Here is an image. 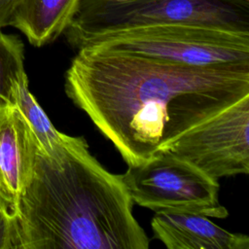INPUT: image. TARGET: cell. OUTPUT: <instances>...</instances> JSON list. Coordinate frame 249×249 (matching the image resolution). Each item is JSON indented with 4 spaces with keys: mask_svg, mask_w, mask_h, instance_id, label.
Here are the masks:
<instances>
[{
    "mask_svg": "<svg viewBox=\"0 0 249 249\" xmlns=\"http://www.w3.org/2000/svg\"><path fill=\"white\" fill-rule=\"evenodd\" d=\"M64 89L127 165H137L249 95V62L191 66L85 47Z\"/></svg>",
    "mask_w": 249,
    "mask_h": 249,
    "instance_id": "6da1fadb",
    "label": "cell"
},
{
    "mask_svg": "<svg viewBox=\"0 0 249 249\" xmlns=\"http://www.w3.org/2000/svg\"><path fill=\"white\" fill-rule=\"evenodd\" d=\"M121 174L105 169L83 137L67 135L58 160L38 150L15 214L18 249H148Z\"/></svg>",
    "mask_w": 249,
    "mask_h": 249,
    "instance_id": "7a4b0ae2",
    "label": "cell"
},
{
    "mask_svg": "<svg viewBox=\"0 0 249 249\" xmlns=\"http://www.w3.org/2000/svg\"><path fill=\"white\" fill-rule=\"evenodd\" d=\"M170 24L249 33V0H81L63 34L80 50L106 34Z\"/></svg>",
    "mask_w": 249,
    "mask_h": 249,
    "instance_id": "3957f363",
    "label": "cell"
},
{
    "mask_svg": "<svg viewBox=\"0 0 249 249\" xmlns=\"http://www.w3.org/2000/svg\"><path fill=\"white\" fill-rule=\"evenodd\" d=\"M85 47L191 66L249 62V33L202 25L132 28L97 37Z\"/></svg>",
    "mask_w": 249,
    "mask_h": 249,
    "instance_id": "277c9868",
    "label": "cell"
},
{
    "mask_svg": "<svg viewBox=\"0 0 249 249\" xmlns=\"http://www.w3.org/2000/svg\"><path fill=\"white\" fill-rule=\"evenodd\" d=\"M121 177L133 203L155 212L187 209L209 218L228 216L218 200V181L165 151L137 165H127Z\"/></svg>",
    "mask_w": 249,
    "mask_h": 249,
    "instance_id": "5b68a950",
    "label": "cell"
},
{
    "mask_svg": "<svg viewBox=\"0 0 249 249\" xmlns=\"http://www.w3.org/2000/svg\"><path fill=\"white\" fill-rule=\"evenodd\" d=\"M161 151L188 161L217 181L248 174L249 95L185 131Z\"/></svg>",
    "mask_w": 249,
    "mask_h": 249,
    "instance_id": "8992f818",
    "label": "cell"
},
{
    "mask_svg": "<svg viewBox=\"0 0 249 249\" xmlns=\"http://www.w3.org/2000/svg\"><path fill=\"white\" fill-rule=\"evenodd\" d=\"M36 139L17 106L0 107V196L13 214L31 181Z\"/></svg>",
    "mask_w": 249,
    "mask_h": 249,
    "instance_id": "52a82bcc",
    "label": "cell"
},
{
    "mask_svg": "<svg viewBox=\"0 0 249 249\" xmlns=\"http://www.w3.org/2000/svg\"><path fill=\"white\" fill-rule=\"evenodd\" d=\"M155 237L168 249H248L249 237L232 233L193 210L157 211L151 222Z\"/></svg>",
    "mask_w": 249,
    "mask_h": 249,
    "instance_id": "ba28073f",
    "label": "cell"
},
{
    "mask_svg": "<svg viewBox=\"0 0 249 249\" xmlns=\"http://www.w3.org/2000/svg\"><path fill=\"white\" fill-rule=\"evenodd\" d=\"M81 0H21L11 25L19 29L35 47L49 44L64 33Z\"/></svg>",
    "mask_w": 249,
    "mask_h": 249,
    "instance_id": "9c48e42d",
    "label": "cell"
},
{
    "mask_svg": "<svg viewBox=\"0 0 249 249\" xmlns=\"http://www.w3.org/2000/svg\"><path fill=\"white\" fill-rule=\"evenodd\" d=\"M16 106L31 128L39 152L53 160H58L67 134L58 131L52 124L47 114L30 92L27 77L18 87Z\"/></svg>",
    "mask_w": 249,
    "mask_h": 249,
    "instance_id": "30bf717a",
    "label": "cell"
},
{
    "mask_svg": "<svg viewBox=\"0 0 249 249\" xmlns=\"http://www.w3.org/2000/svg\"><path fill=\"white\" fill-rule=\"evenodd\" d=\"M23 62L21 40L0 31V107L16 106L18 87L27 77Z\"/></svg>",
    "mask_w": 249,
    "mask_h": 249,
    "instance_id": "8fae6325",
    "label": "cell"
},
{
    "mask_svg": "<svg viewBox=\"0 0 249 249\" xmlns=\"http://www.w3.org/2000/svg\"><path fill=\"white\" fill-rule=\"evenodd\" d=\"M0 249H18L16 218L0 196Z\"/></svg>",
    "mask_w": 249,
    "mask_h": 249,
    "instance_id": "7c38bea8",
    "label": "cell"
},
{
    "mask_svg": "<svg viewBox=\"0 0 249 249\" xmlns=\"http://www.w3.org/2000/svg\"><path fill=\"white\" fill-rule=\"evenodd\" d=\"M21 0H0V28L11 25L14 13Z\"/></svg>",
    "mask_w": 249,
    "mask_h": 249,
    "instance_id": "4fadbf2b",
    "label": "cell"
}]
</instances>
